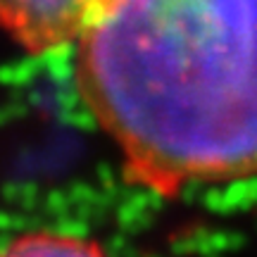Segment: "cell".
Wrapping results in <instances>:
<instances>
[{
  "mask_svg": "<svg viewBox=\"0 0 257 257\" xmlns=\"http://www.w3.org/2000/svg\"><path fill=\"white\" fill-rule=\"evenodd\" d=\"M81 100L157 195L257 176V0H95Z\"/></svg>",
  "mask_w": 257,
  "mask_h": 257,
  "instance_id": "obj_1",
  "label": "cell"
},
{
  "mask_svg": "<svg viewBox=\"0 0 257 257\" xmlns=\"http://www.w3.org/2000/svg\"><path fill=\"white\" fill-rule=\"evenodd\" d=\"M95 0H0V31L22 50L46 55L74 46Z\"/></svg>",
  "mask_w": 257,
  "mask_h": 257,
  "instance_id": "obj_2",
  "label": "cell"
},
{
  "mask_svg": "<svg viewBox=\"0 0 257 257\" xmlns=\"http://www.w3.org/2000/svg\"><path fill=\"white\" fill-rule=\"evenodd\" d=\"M0 257H110L100 243L60 231H29L0 248Z\"/></svg>",
  "mask_w": 257,
  "mask_h": 257,
  "instance_id": "obj_3",
  "label": "cell"
}]
</instances>
